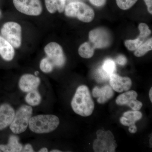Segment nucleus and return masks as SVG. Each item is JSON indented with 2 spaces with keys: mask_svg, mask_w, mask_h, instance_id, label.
Listing matches in <instances>:
<instances>
[{
  "mask_svg": "<svg viewBox=\"0 0 152 152\" xmlns=\"http://www.w3.org/2000/svg\"><path fill=\"white\" fill-rule=\"evenodd\" d=\"M71 106L75 113L82 116L88 117L92 114L94 103L87 86L82 85L78 87L71 102Z\"/></svg>",
  "mask_w": 152,
  "mask_h": 152,
  "instance_id": "obj_1",
  "label": "nucleus"
},
{
  "mask_svg": "<svg viewBox=\"0 0 152 152\" xmlns=\"http://www.w3.org/2000/svg\"><path fill=\"white\" fill-rule=\"evenodd\" d=\"M60 120L53 115H39L32 117L29 123L30 130L36 134H47L53 132L58 126Z\"/></svg>",
  "mask_w": 152,
  "mask_h": 152,
  "instance_id": "obj_2",
  "label": "nucleus"
},
{
  "mask_svg": "<svg viewBox=\"0 0 152 152\" xmlns=\"http://www.w3.org/2000/svg\"><path fill=\"white\" fill-rule=\"evenodd\" d=\"M64 11L67 17L77 18L84 23L91 22L95 17L94 12L92 8L82 2L69 3L66 6Z\"/></svg>",
  "mask_w": 152,
  "mask_h": 152,
  "instance_id": "obj_3",
  "label": "nucleus"
},
{
  "mask_svg": "<svg viewBox=\"0 0 152 152\" xmlns=\"http://www.w3.org/2000/svg\"><path fill=\"white\" fill-rule=\"evenodd\" d=\"M33 114V109L28 105H23L15 112L13 121L10 126L14 134H20L26 130Z\"/></svg>",
  "mask_w": 152,
  "mask_h": 152,
  "instance_id": "obj_4",
  "label": "nucleus"
},
{
  "mask_svg": "<svg viewBox=\"0 0 152 152\" xmlns=\"http://www.w3.org/2000/svg\"><path fill=\"white\" fill-rule=\"evenodd\" d=\"M97 139L93 143V149L96 152H115L117 144L113 133L110 131L99 130Z\"/></svg>",
  "mask_w": 152,
  "mask_h": 152,
  "instance_id": "obj_5",
  "label": "nucleus"
},
{
  "mask_svg": "<svg viewBox=\"0 0 152 152\" xmlns=\"http://www.w3.org/2000/svg\"><path fill=\"white\" fill-rule=\"evenodd\" d=\"M2 37L15 48L22 44V28L16 22H8L4 24L1 30Z\"/></svg>",
  "mask_w": 152,
  "mask_h": 152,
  "instance_id": "obj_6",
  "label": "nucleus"
},
{
  "mask_svg": "<svg viewBox=\"0 0 152 152\" xmlns=\"http://www.w3.org/2000/svg\"><path fill=\"white\" fill-rule=\"evenodd\" d=\"M89 39V42L95 50L108 48L111 43L110 33L104 28H97L90 31Z\"/></svg>",
  "mask_w": 152,
  "mask_h": 152,
  "instance_id": "obj_7",
  "label": "nucleus"
},
{
  "mask_svg": "<svg viewBox=\"0 0 152 152\" xmlns=\"http://www.w3.org/2000/svg\"><path fill=\"white\" fill-rule=\"evenodd\" d=\"M47 57L55 67L62 68L66 64V58L62 48L57 43L51 42L44 48Z\"/></svg>",
  "mask_w": 152,
  "mask_h": 152,
  "instance_id": "obj_8",
  "label": "nucleus"
},
{
  "mask_svg": "<svg viewBox=\"0 0 152 152\" xmlns=\"http://www.w3.org/2000/svg\"><path fill=\"white\" fill-rule=\"evenodd\" d=\"M13 2L19 12L27 15L37 16L42 12L40 0H13Z\"/></svg>",
  "mask_w": 152,
  "mask_h": 152,
  "instance_id": "obj_9",
  "label": "nucleus"
},
{
  "mask_svg": "<svg viewBox=\"0 0 152 152\" xmlns=\"http://www.w3.org/2000/svg\"><path fill=\"white\" fill-rule=\"evenodd\" d=\"M137 93L135 91H130L119 95L116 99L119 105H127L133 110H139L142 107V102L137 100Z\"/></svg>",
  "mask_w": 152,
  "mask_h": 152,
  "instance_id": "obj_10",
  "label": "nucleus"
},
{
  "mask_svg": "<svg viewBox=\"0 0 152 152\" xmlns=\"http://www.w3.org/2000/svg\"><path fill=\"white\" fill-rule=\"evenodd\" d=\"M138 28L140 34L137 39L125 41V46L129 50H135L140 46L143 43L145 39L151 34V31L146 24L141 23L139 25Z\"/></svg>",
  "mask_w": 152,
  "mask_h": 152,
  "instance_id": "obj_11",
  "label": "nucleus"
},
{
  "mask_svg": "<svg viewBox=\"0 0 152 152\" xmlns=\"http://www.w3.org/2000/svg\"><path fill=\"white\" fill-rule=\"evenodd\" d=\"M40 83L39 77L32 74H27L21 76L19 81L18 86L22 91L27 93L37 89Z\"/></svg>",
  "mask_w": 152,
  "mask_h": 152,
  "instance_id": "obj_12",
  "label": "nucleus"
},
{
  "mask_svg": "<svg viewBox=\"0 0 152 152\" xmlns=\"http://www.w3.org/2000/svg\"><path fill=\"white\" fill-rule=\"evenodd\" d=\"M110 83L113 89L118 93L127 91L132 85L131 79L128 77H122L117 74L110 75Z\"/></svg>",
  "mask_w": 152,
  "mask_h": 152,
  "instance_id": "obj_13",
  "label": "nucleus"
},
{
  "mask_svg": "<svg viewBox=\"0 0 152 152\" xmlns=\"http://www.w3.org/2000/svg\"><path fill=\"white\" fill-rule=\"evenodd\" d=\"M15 111L10 104L4 103L0 105V131L10 126L13 121Z\"/></svg>",
  "mask_w": 152,
  "mask_h": 152,
  "instance_id": "obj_14",
  "label": "nucleus"
},
{
  "mask_svg": "<svg viewBox=\"0 0 152 152\" xmlns=\"http://www.w3.org/2000/svg\"><path fill=\"white\" fill-rule=\"evenodd\" d=\"M114 93L111 87L105 86L99 88L95 87L93 90V96L98 98L97 102L99 103H105L113 96Z\"/></svg>",
  "mask_w": 152,
  "mask_h": 152,
  "instance_id": "obj_15",
  "label": "nucleus"
},
{
  "mask_svg": "<svg viewBox=\"0 0 152 152\" xmlns=\"http://www.w3.org/2000/svg\"><path fill=\"white\" fill-rule=\"evenodd\" d=\"M14 48L1 36H0V56L7 61H10L15 57Z\"/></svg>",
  "mask_w": 152,
  "mask_h": 152,
  "instance_id": "obj_16",
  "label": "nucleus"
},
{
  "mask_svg": "<svg viewBox=\"0 0 152 152\" xmlns=\"http://www.w3.org/2000/svg\"><path fill=\"white\" fill-rule=\"evenodd\" d=\"M23 147L19 141L18 137L12 135L9 137L7 144L0 145V150L4 152H22Z\"/></svg>",
  "mask_w": 152,
  "mask_h": 152,
  "instance_id": "obj_17",
  "label": "nucleus"
},
{
  "mask_svg": "<svg viewBox=\"0 0 152 152\" xmlns=\"http://www.w3.org/2000/svg\"><path fill=\"white\" fill-rule=\"evenodd\" d=\"M142 115L139 110L129 111L123 114L120 118L122 124L127 126L135 125L136 122L142 118Z\"/></svg>",
  "mask_w": 152,
  "mask_h": 152,
  "instance_id": "obj_18",
  "label": "nucleus"
},
{
  "mask_svg": "<svg viewBox=\"0 0 152 152\" xmlns=\"http://www.w3.org/2000/svg\"><path fill=\"white\" fill-rule=\"evenodd\" d=\"M46 8L49 12L54 14L56 12L61 13L64 11L66 0H45Z\"/></svg>",
  "mask_w": 152,
  "mask_h": 152,
  "instance_id": "obj_19",
  "label": "nucleus"
},
{
  "mask_svg": "<svg viewBox=\"0 0 152 152\" xmlns=\"http://www.w3.org/2000/svg\"><path fill=\"white\" fill-rule=\"evenodd\" d=\"M116 69L115 61L111 59H107L104 61L99 70V73L103 78H107L110 77V75L114 73Z\"/></svg>",
  "mask_w": 152,
  "mask_h": 152,
  "instance_id": "obj_20",
  "label": "nucleus"
},
{
  "mask_svg": "<svg viewBox=\"0 0 152 152\" xmlns=\"http://www.w3.org/2000/svg\"><path fill=\"white\" fill-rule=\"evenodd\" d=\"M25 100L28 105L31 107H36L41 104L42 97L40 94L37 89L27 93Z\"/></svg>",
  "mask_w": 152,
  "mask_h": 152,
  "instance_id": "obj_21",
  "label": "nucleus"
},
{
  "mask_svg": "<svg viewBox=\"0 0 152 152\" xmlns=\"http://www.w3.org/2000/svg\"><path fill=\"white\" fill-rule=\"evenodd\" d=\"M94 48L89 42H86L79 47L78 53L82 58H90L94 56Z\"/></svg>",
  "mask_w": 152,
  "mask_h": 152,
  "instance_id": "obj_22",
  "label": "nucleus"
},
{
  "mask_svg": "<svg viewBox=\"0 0 152 152\" xmlns=\"http://www.w3.org/2000/svg\"><path fill=\"white\" fill-rule=\"evenodd\" d=\"M152 50V39L151 38L142 44L134 50V55L137 57H141Z\"/></svg>",
  "mask_w": 152,
  "mask_h": 152,
  "instance_id": "obj_23",
  "label": "nucleus"
},
{
  "mask_svg": "<svg viewBox=\"0 0 152 152\" xmlns=\"http://www.w3.org/2000/svg\"><path fill=\"white\" fill-rule=\"evenodd\" d=\"M39 67L41 70L45 73L51 72L55 67L53 63L47 57L41 60Z\"/></svg>",
  "mask_w": 152,
  "mask_h": 152,
  "instance_id": "obj_24",
  "label": "nucleus"
},
{
  "mask_svg": "<svg viewBox=\"0 0 152 152\" xmlns=\"http://www.w3.org/2000/svg\"><path fill=\"white\" fill-rule=\"evenodd\" d=\"M138 0H116L117 5L121 10H126L132 8Z\"/></svg>",
  "mask_w": 152,
  "mask_h": 152,
  "instance_id": "obj_25",
  "label": "nucleus"
},
{
  "mask_svg": "<svg viewBox=\"0 0 152 152\" xmlns=\"http://www.w3.org/2000/svg\"><path fill=\"white\" fill-rule=\"evenodd\" d=\"M116 61L117 63L121 66H124L127 62L126 58L122 55H120L117 57Z\"/></svg>",
  "mask_w": 152,
  "mask_h": 152,
  "instance_id": "obj_26",
  "label": "nucleus"
},
{
  "mask_svg": "<svg viewBox=\"0 0 152 152\" xmlns=\"http://www.w3.org/2000/svg\"><path fill=\"white\" fill-rule=\"evenodd\" d=\"M92 4L96 7H102L106 4L107 0H89Z\"/></svg>",
  "mask_w": 152,
  "mask_h": 152,
  "instance_id": "obj_27",
  "label": "nucleus"
},
{
  "mask_svg": "<svg viewBox=\"0 0 152 152\" xmlns=\"http://www.w3.org/2000/svg\"><path fill=\"white\" fill-rule=\"evenodd\" d=\"M22 152H34V150L32 146L30 144H26L23 147Z\"/></svg>",
  "mask_w": 152,
  "mask_h": 152,
  "instance_id": "obj_28",
  "label": "nucleus"
},
{
  "mask_svg": "<svg viewBox=\"0 0 152 152\" xmlns=\"http://www.w3.org/2000/svg\"><path fill=\"white\" fill-rule=\"evenodd\" d=\"M148 7V10L151 14H152V0H144Z\"/></svg>",
  "mask_w": 152,
  "mask_h": 152,
  "instance_id": "obj_29",
  "label": "nucleus"
},
{
  "mask_svg": "<svg viewBox=\"0 0 152 152\" xmlns=\"http://www.w3.org/2000/svg\"><path fill=\"white\" fill-rule=\"evenodd\" d=\"M137 127H136L135 125H132V126H129V132L132 134H134V133L137 132Z\"/></svg>",
  "mask_w": 152,
  "mask_h": 152,
  "instance_id": "obj_30",
  "label": "nucleus"
},
{
  "mask_svg": "<svg viewBox=\"0 0 152 152\" xmlns=\"http://www.w3.org/2000/svg\"><path fill=\"white\" fill-rule=\"evenodd\" d=\"M48 150L47 148H45V147H44V148H42L40 149L39 150V152H48Z\"/></svg>",
  "mask_w": 152,
  "mask_h": 152,
  "instance_id": "obj_31",
  "label": "nucleus"
},
{
  "mask_svg": "<svg viewBox=\"0 0 152 152\" xmlns=\"http://www.w3.org/2000/svg\"><path fill=\"white\" fill-rule=\"evenodd\" d=\"M152 88H151L150 89L149 94V98L150 100H151V102H152Z\"/></svg>",
  "mask_w": 152,
  "mask_h": 152,
  "instance_id": "obj_32",
  "label": "nucleus"
},
{
  "mask_svg": "<svg viewBox=\"0 0 152 152\" xmlns=\"http://www.w3.org/2000/svg\"><path fill=\"white\" fill-rule=\"evenodd\" d=\"M50 152H61L62 151H60V150H59L55 149V150H51V151H50Z\"/></svg>",
  "mask_w": 152,
  "mask_h": 152,
  "instance_id": "obj_33",
  "label": "nucleus"
},
{
  "mask_svg": "<svg viewBox=\"0 0 152 152\" xmlns=\"http://www.w3.org/2000/svg\"><path fill=\"white\" fill-rule=\"evenodd\" d=\"M39 72L38 71H36V72H35L34 74L35 75V76H38V75H39Z\"/></svg>",
  "mask_w": 152,
  "mask_h": 152,
  "instance_id": "obj_34",
  "label": "nucleus"
},
{
  "mask_svg": "<svg viewBox=\"0 0 152 152\" xmlns=\"http://www.w3.org/2000/svg\"><path fill=\"white\" fill-rule=\"evenodd\" d=\"M1 11L0 10V17H1Z\"/></svg>",
  "mask_w": 152,
  "mask_h": 152,
  "instance_id": "obj_35",
  "label": "nucleus"
},
{
  "mask_svg": "<svg viewBox=\"0 0 152 152\" xmlns=\"http://www.w3.org/2000/svg\"><path fill=\"white\" fill-rule=\"evenodd\" d=\"M1 152V150H0V152Z\"/></svg>",
  "mask_w": 152,
  "mask_h": 152,
  "instance_id": "obj_36",
  "label": "nucleus"
}]
</instances>
